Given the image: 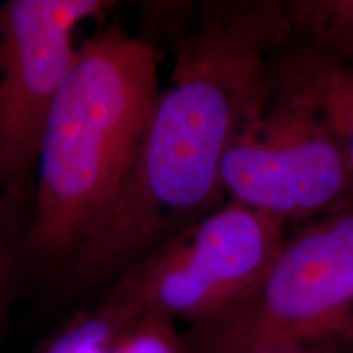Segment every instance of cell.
I'll return each instance as SVG.
<instances>
[{"label": "cell", "mask_w": 353, "mask_h": 353, "mask_svg": "<svg viewBox=\"0 0 353 353\" xmlns=\"http://www.w3.org/2000/svg\"><path fill=\"white\" fill-rule=\"evenodd\" d=\"M353 339V205L288 231L244 298L190 324L185 353H334Z\"/></svg>", "instance_id": "277c9868"}, {"label": "cell", "mask_w": 353, "mask_h": 353, "mask_svg": "<svg viewBox=\"0 0 353 353\" xmlns=\"http://www.w3.org/2000/svg\"><path fill=\"white\" fill-rule=\"evenodd\" d=\"M291 33L353 74V0H288Z\"/></svg>", "instance_id": "52a82bcc"}, {"label": "cell", "mask_w": 353, "mask_h": 353, "mask_svg": "<svg viewBox=\"0 0 353 353\" xmlns=\"http://www.w3.org/2000/svg\"><path fill=\"white\" fill-rule=\"evenodd\" d=\"M28 219L0 203V325L20 294L30 259L26 252Z\"/></svg>", "instance_id": "30bf717a"}, {"label": "cell", "mask_w": 353, "mask_h": 353, "mask_svg": "<svg viewBox=\"0 0 353 353\" xmlns=\"http://www.w3.org/2000/svg\"><path fill=\"white\" fill-rule=\"evenodd\" d=\"M291 32V30H290ZM229 200L288 226L353 205L341 144L291 37L273 51L221 169Z\"/></svg>", "instance_id": "3957f363"}, {"label": "cell", "mask_w": 353, "mask_h": 353, "mask_svg": "<svg viewBox=\"0 0 353 353\" xmlns=\"http://www.w3.org/2000/svg\"><path fill=\"white\" fill-rule=\"evenodd\" d=\"M161 59L156 44L118 21L77 48L39 149L30 263L56 275L117 201L161 94Z\"/></svg>", "instance_id": "7a4b0ae2"}, {"label": "cell", "mask_w": 353, "mask_h": 353, "mask_svg": "<svg viewBox=\"0 0 353 353\" xmlns=\"http://www.w3.org/2000/svg\"><path fill=\"white\" fill-rule=\"evenodd\" d=\"M112 7L103 0L0 3V203L28 221L48 118L77 54L74 33Z\"/></svg>", "instance_id": "8992f818"}, {"label": "cell", "mask_w": 353, "mask_h": 353, "mask_svg": "<svg viewBox=\"0 0 353 353\" xmlns=\"http://www.w3.org/2000/svg\"><path fill=\"white\" fill-rule=\"evenodd\" d=\"M260 353H304V352L288 350V348H278V350H267V352H260Z\"/></svg>", "instance_id": "7c38bea8"}, {"label": "cell", "mask_w": 353, "mask_h": 353, "mask_svg": "<svg viewBox=\"0 0 353 353\" xmlns=\"http://www.w3.org/2000/svg\"><path fill=\"white\" fill-rule=\"evenodd\" d=\"M334 353H353V339H352V341L343 343L342 347H339Z\"/></svg>", "instance_id": "8fae6325"}, {"label": "cell", "mask_w": 353, "mask_h": 353, "mask_svg": "<svg viewBox=\"0 0 353 353\" xmlns=\"http://www.w3.org/2000/svg\"><path fill=\"white\" fill-rule=\"evenodd\" d=\"M149 12V33L169 38V85L117 201L54 275L63 294L105 291L167 237L228 201L224 157L291 30L283 0L152 3Z\"/></svg>", "instance_id": "6da1fadb"}, {"label": "cell", "mask_w": 353, "mask_h": 353, "mask_svg": "<svg viewBox=\"0 0 353 353\" xmlns=\"http://www.w3.org/2000/svg\"><path fill=\"white\" fill-rule=\"evenodd\" d=\"M288 228L228 198L149 250L100 294L132 316L201 322L254 290Z\"/></svg>", "instance_id": "5b68a950"}, {"label": "cell", "mask_w": 353, "mask_h": 353, "mask_svg": "<svg viewBox=\"0 0 353 353\" xmlns=\"http://www.w3.org/2000/svg\"><path fill=\"white\" fill-rule=\"evenodd\" d=\"M126 317L121 307L100 298L95 306L79 312L37 353H110Z\"/></svg>", "instance_id": "9c48e42d"}, {"label": "cell", "mask_w": 353, "mask_h": 353, "mask_svg": "<svg viewBox=\"0 0 353 353\" xmlns=\"http://www.w3.org/2000/svg\"><path fill=\"white\" fill-rule=\"evenodd\" d=\"M293 34V33H291ZM296 39L312 90L325 120L341 144L353 188V74Z\"/></svg>", "instance_id": "ba28073f"}]
</instances>
